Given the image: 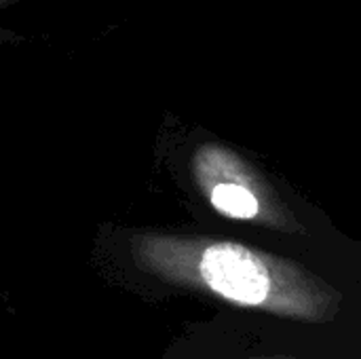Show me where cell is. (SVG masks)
Here are the masks:
<instances>
[{
    "mask_svg": "<svg viewBox=\"0 0 361 359\" xmlns=\"http://www.w3.org/2000/svg\"><path fill=\"white\" fill-rule=\"evenodd\" d=\"M8 2H13V0H0V8H2L4 4H8Z\"/></svg>",
    "mask_w": 361,
    "mask_h": 359,
    "instance_id": "2",
    "label": "cell"
},
{
    "mask_svg": "<svg viewBox=\"0 0 361 359\" xmlns=\"http://www.w3.org/2000/svg\"><path fill=\"white\" fill-rule=\"evenodd\" d=\"M199 176L209 203L226 218L267 224L286 233L305 231L279 195L233 152L205 148L199 154Z\"/></svg>",
    "mask_w": 361,
    "mask_h": 359,
    "instance_id": "1",
    "label": "cell"
}]
</instances>
